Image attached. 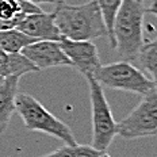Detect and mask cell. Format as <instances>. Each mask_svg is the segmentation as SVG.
Masks as SVG:
<instances>
[{"label":"cell","mask_w":157,"mask_h":157,"mask_svg":"<svg viewBox=\"0 0 157 157\" xmlns=\"http://www.w3.org/2000/svg\"><path fill=\"white\" fill-rule=\"evenodd\" d=\"M137 60L144 69L150 73L153 83L157 87V38L142 45L137 56Z\"/></svg>","instance_id":"5bb4252c"},{"label":"cell","mask_w":157,"mask_h":157,"mask_svg":"<svg viewBox=\"0 0 157 157\" xmlns=\"http://www.w3.org/2000/svg\"><path fill=\"white\" fill-rule=\"evenodd\" d=\"M58 44L71 60L72 67L76 68L84 77L96 76L102 64L98 48L92 41H72L61 37Z\"/></svg>","instance_id":"52a82bcc"},{"label":"cell","mask_w":157,"mask_h":157,"mask_svg":"<svg viewBox=\"0 0 157 157\" xmlns=\"http://www.w3.org/2000/svg\"><path fill=\"white\" fill-rule=\"evenodd\" d=\"M42 157H111L107 150H98L90 145H64L56 149L54 152Z\"/></svg>","instance_id":"4fadbf2b"},{"label":"cell","mask_w":157,"mask_h":157,"mask_svg":"<svg viewBox=\"0 0 157 157\" xmlns=\"http://www.w3.org/2000/svg\"><path fill=\"white\" fill-rule=\"evenodd\" d=\"M90 86L92 107V145L98 150H107L118 136L117 121L114 119L103 87L95 77H86Z\"/></svg>","instance_id":"5b68a950"},{"label":"cell","mask_w":157,"mask_h":157,"mask_svg":"<svg viewBox=\"0 0 157 157\" xmlns=\"http://www.w3.org/2000/svg\"><path fill=\"white\" fill-rule=\"evenodd\" d=\"M31 3H34V4H61V3H64L65 0H30Z\"/></svg>","instance_id":"2e32d148"},{"label":"cell","mask_w":157,"mask_h":157,"mask_svg":"<svg viewBox=\"0 0 157 157\" xmlns=\"http://www.w3.org/2000/svg\"><path fill=\"white\" fill-rule=\"evenodd\" d=\"M19 76L4 77L0 84V134L7 130L11 118L16 111L15 99L19 88Z\"/></svg>","instance_id":"30bf717a"},{"label":"cell","mask_w":157,"mask_h":157,"mask_svg":"<svg viewBox=\"0 0 157 157\" xmlns=\"http://www.w3.org/2000/svg\"><path fill=\"white\" fill-rule=\"evenodd\" d=\"M144 16L142 0H122L114 19L111 48L125 60H137L144 45Z\"/></svg>","instance_id":"7a4b0ae2"},{"label":"cell","mask_w":157,"mask_h":157,"mask_svg":"<svg viewBox=\"0 0 157 157\" xmlns=\"http://www.w3.org/2000/svg\"><path fill=\"white\" fill-rule=\"evenodd\" d=\"M38 71L54 67H72L71 60L64 53L58 41H35L21 50Z\"/></svg>","instance_id":"ba28073f"},{"label":"cell","mask_w":157,"mask_h":157,"mask_svg":"<svg viewBox=\"0 0 157 157\" xmlns=\"http://www.w3.org/2000/svg\"><path fill=\"white\" fill-rule=\"evenodd\" d=\"M16 113L21 115L25 127L31 132H41L61 140L65 145H75L76 138L71 127L48 111L41 102L25 92H18L15 99Z\"/></svg>","instance_id":"3957f363"},{"label":"cell","mask_w":157,"mask_h":157,"mask_svg":"<svg viewBox=\"0 0 157 157\" xmlns=\"http://www.w3.org/2000/svg\"><path fill=\"white\" fill-rule=\"evenodd\" d=\"M37 39L29 37L18 29L0 30V49L8 53H18L27 45L35 42Z\"/></svg>","instance_id":"7c38bea8"},{"label":"cell","mask_w":157,"mask_h":157,"mask_svg":"<svg viewBox=\"0 0 157 157\" xmlns=\"http://www.w3.org/2000/svg\"><path fill=\"white\" fill-rule=\"evenodd\" d=\"M95 78L100 83V86L109 87L111 90L138 94L142 96L157 88L152 78L145 76L142 71L129 61H118L102 65Z\"/></svg>","instance_id":"277c9868"},{"label":"cell","mask_w":157,"mask_h":157,"mask_svg":"<svg viewBox=\"0 0 157 157\" xmlns=\"http://www.w3.org/2000/svg\"><path fill=\"white\" fill-rule=\"evenodd\" d=\"M18 30L37 41H60L61 34L57 29L53 12H34L25 15L18 22Z\"/></svg>","instance_id":"9c48e42d"},{"label":"cell","mask_w":157,"mask_h":157,"mask_svg":"<svg viewBox=\"0 0 157 157\" xmlns=\"http://www.w3.org/2000/svg\"><path fill=\"white\" fill-rule=\"evenodd\" d=\"M117 132L126 140L157 134V88L144 95L142 100L129 115L117 122Z\"/></svg>","instance_id":"8992f818"},{"label":"cell","mask_w":157,"mask_h":157,"mask_svg":"<svg viewBox=\"0 0 157 157\" xmlns=\"http://www.w3.org/2000/svg\"><path fill=\"white\" fill-rule=\"evenodd\" d=\"M53 14L61 37L67 39L92 41L107 37V27L102 11L95 0L77 6H71L64 2L56 6Z\"/></svg>","instance_id":"6da1fadb"},{"label":"cell","mask_w":157,"mask_h":157,"mask_svg":"<svg viewBox=\"0 0 157 157\" xmlns=\"http://www.w3.org/2000/svg\"><path fill=\"white\" fill-rule=\"evenodd\" d=\"M37 67L22 54L18 53H8V52L0 50V76L10 77V76H23L30 72H37Z\"/></svg>","instance_id":"8fae6325"},{"label":"cell","mask_w":157,"mask_h":157,"mask_svg":"<svg viewBox=\"0 0 157 157\" xmlns=\"http://www.w3.org/2000/svg\"><path fill=\"white\" fill-rule=\"evenodd\" d=\"M0 50H2V49H0Z\"/></svg>","instance_id":"d6986e66"},{"label":"cell","mask_w":157,"mask_h":157,"mask_svg":"<svg viewBox=\"0 0 157 157\" xmlns=\"http://www.w3.org/2000/svg\"><path fill=\"white\" fill-rule=\"evenodd\" d=\"M99 6L100 11H102L104 23L107 27V37H109L110 45L113 41V25H114V19H115L117 11L119 8L122 0H95Z\"/></svg>","instance_id":"9a60e30c"},{"label":"cell","mask_w":157,"mask_h":157,"mask_svg":"<svg viewBox=\"0 0 157 157\" xmlns=\"http://www.w3.org/2000/svg\"><path fill=\"white\" fill-rule=\"evenodd\" d=\"M142 2H144V0H142Z\"/></svg>","instance_id":"ffe728a7"},{"label":"cell","mask_w":157,"mask_h":157,"mask_svg":"<svg viewBox=\"0 0 157 157\" xmlns=\"http://www.w3.org/2000/svg\"><path fill=\"white\" fill-rule=\"evenodd\" d=\"M145 14H152L157 16V0H152V4L145 8Z\"/></svg>","instance_id":"e0dca14e"},{"label":"cell","mask_w":157,"mask_h":157,"mask_svg":"<svg viewBox=\"0 0 157 157\" xmlns=\"http://www.w3.org/2000/svg\"><path fill=\"white\" fill-rule=\"evenodd\" d=\"M3 80H4V77H2V76H0V84L3 83Z\"/></svg>","instance_id":"ac0fdd59"}]
</instances>
